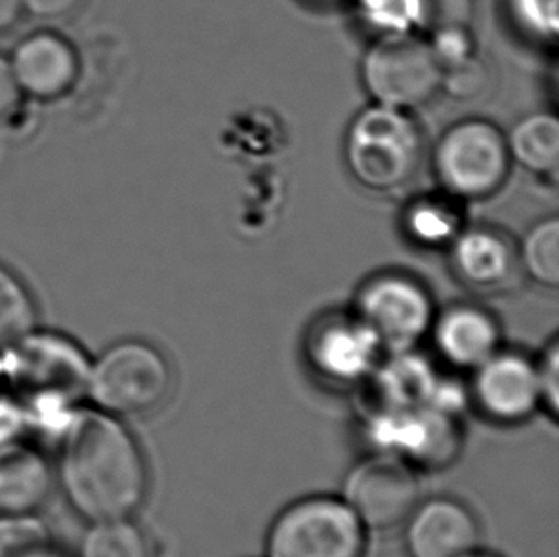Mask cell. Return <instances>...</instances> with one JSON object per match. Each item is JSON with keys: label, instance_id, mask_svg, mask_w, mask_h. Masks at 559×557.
<instances>
[{"label": "cell", "instance_id": "obj_14", "mask_svg": "<svg viewBox=\"0 0 559 557\" xmlns=\"http://www.w3.org/2000/svg\"><path fill=\"white\" fill-rule=\"evenodd\" d=\"M405 523L408 557H468L479 550L477 518L453 498L418 502Z\"/></svg>", "mask_w": 559, "mask_h": 557}, {"label": "cell", "instance_id": "obj_29", "mask_svg": "<svg viewBox=\"0 0 559 557\" xmlns=\"http://www.w3.org/2000/svg\"><path fill=\"white\" fill-rule=\"evenodd\" d=\"M17 557H60L56 552L52 550V546H50V541L48 543L38 544L35 548H31V550L25 552L22 556Z\"/></svg>", "mask_w": 559, "mask_h": 557}, {"label": "cell", "instance_id": "obj_3", "mask_svg": "<svg viewBox=\"0 0 559 557\" xmlns=\"http://www.w3.org/2000/svg\"><path fill=\"white\" fill-rule=\"evenodd\" d=\"M173 388L175 375L167 357L140 340L106 349L86 377L91 400L114 416L152 415L167 403Z\"/></svg>", "mask_w": 559, "mask_h": 557}, {"label": "cell", "instance_id": "obj_1", "mask_svg": "<svg viewBox=\"0 0 559 557\" xmlns=\"http://www.w3.org/2000/svg\"><path fill=\"white\" fill-rule=\"evenodd\" d=\"M60 483L86 520H130L147 497L150 474L134 436L114 415L84 413L61 445Z\"/></svg>", "mask_w": 559, "mask_h": 557}, {"label": "cell", "instance_id": "obj_22", "mask_svg": "<svg viewBox=\"0 0 559 557\" xmlns=\"http://www.w3.org/2000/svg\"><path fill=\"white\" fill-rule=\"evenodd\" d=\"M522 272L546 288L559 285V220L538 222L520 245Z\"/></svg>", "mask_w": 559, "mask_h": 557}, {"label": "cell", "instance_id": "obj_4", "mask_svg": "<svg viewBox=\"0 0 559 557\" xmlns=\"http://www.w3.org/2000/svg\"><path fill=\"white\" fill-rule=\"evenodd\" d=\"M512 165L507 134L487 119L454 122L433 147L439 188L464 203L497 195Z\"/></svg>", "mask_w": 559, "mask_h": 557}, {"label": "cell", "instance_id": "obj_10", "mask_svg": "<svg viewBox=\"0 0 559 557\" xmlns=\"http://www.w3.org/2000/svg\"><path fill=\"white\" fill-rule=\"evenodd\" d=\"M372 441L413 464L438 467L451 462L459 447L454 413L436 405L371 416Z\"/></svg>", "mask_w": 559, "mask_h": 557}, {"label": "cell", "instance_id": "obj_9", "mask_svg": "<svg viewBox=\"0 0 559 557\" xmlns=\"http://www.w3.org/2000/svg\"><path fill=\"white\" fill-rule=\"evenodd\" d=\"M384 347L371 329L352 313H326L311 324L306 357L311 369L329 384H357L371 377Z\"/></svg>", "mask_w": 559, "mask_h": 557}, {"label": "cell", "instance_id": "obj_11", "mask_svg": "<svg viewBox=\"0 0 559 557\" xmlns=\"http://www.w3.org/2000/svg\"><path fill=\"white\" fill-rule=\"evenodd\" d=\"M447 250L451 272L472 293H504L523 273L520 245L502 227L466 226Z\"/></svg>", "mask_w": 559, "mask_h": 557}, {"label": "cell", "instance_id": "obj_28", "mask_svg": "<svg viewBox=\"0 0 559 557\" xmlns=\"http://www.w3.org/2000/svg\"><path fill=\"white\" fill-rule=\"evenodd\" d=\"M23 10L20 0H0V35L14 29L22 20Z\"/></svg>", "mask_w": 559, "mask_h": 557}, {"label": "cell", "instance_id": "obj_27", "mask_svg": "<svg viewBox=\"0 0 559 557\" xmlns=\"http://www.w3.org/2000/svg\"><path fill=\"white\" fill-rule=\"evenodd\" d=\"M23 14L43 22H60L75 14L83 0H20Z\"/></svg>", "mask_w": 559, "mask_h": 557}, {"label": "cell", "instance_id": "obj_12", "mask_svg": "<svg viewBox=\"0 0 559 557\" xmlns=\"http://www.w3.org/2000/svg\"><path fill=\"white\" fill-rule=\"evenodd\" d=\"M472 395L487 418L500 424L523 422L540 407L537 363L499 349L474 369Z\"/></svg>", "mask_w": 559, "mask_h": 557}, {"label": "cell", "instance_id": "obj_24", "mask_svg": "<svg viewBox=\"0 0 559 557\" xmlns=\"http://www.w3.org/2000/svg\"><path fill=\"white\" fill-rule=\"evenodd\" d=\"M559 0H508V12L515 27L531 40L554 45L559 33Z\"/></svg>", "mask_w": 559, "mask_h": 557}, {"label": "cell", "instance_id": "obj_20", "mask_svg": "<svg viewBox=\"0 0 559 557\" xmlns=\"http://www.w3.org/2000/svg\"><path fill=\"white\" fill-rule=\"evenodd\" d=\"M37 306L29 288L7 265L0 264V349L14 346L35 331Z\"/></svg>", "mask_w": 559, "mask_h": 557}, {"label": "cell", "instance_id": "obj_18", "mask_svg": "<svg viewBox=\"0 0 559 557\" xmlns=\"http://www.w3.org/2000/svg\"><path fill=\"white\" fill-rule=\"evenodd\" d=\"M464 204L443 189L418 195L403 211V234L420 249L447 250L468 226Z\"/></svg>", "mask_w": 559, "mask_h": 557}, {"label": "cell", "instance_id": "obj_6", "mask_svg": "<svg viewBox=\"0 0 559 557\" xmlns=\"http://www.w3.org/2000/svg\"><path fill=\"white\" fill-rule=\"evenodd\" d=\"M361 83L378 106L413 111L441 92V68L423 35H385L365 52Z\"/></svg>", "mask_w": 559, "mask_h": 557}, {"label": "cell", "instance_id": "obj_7", "mask_svg": "<svg viewBox=\"0 0 559 557\" xmlns=\"http://www.w3.org/2000/svg\"><path fill=\"white\" fill-rule=\"evenodd\" d=\"M388 352H407L431 331L436 306L430 291L403 272H382L365 281L356 309Z\"/></svg>", "mask_w": 559, "mask_h": 557}, {"label": "cell", "instance_id": "obj_31", "mask_svg": "<svg viewBox=\"0 0 559 557\" xmlns=\"http://www.w3.org/2000/svg\"><path fill=\"white\" fill-rule=\"evenodd\" d=\"M316 2H325V4H331V2H338V0H316Z\"/></svg>", "mask_w": 559, "mask_h": 557}, {"label": "cell", "instance_id": "obj_26", "mask_svg": "<svg viewBox=\"0 0 559 557\" xmlns=\"http://www.w3.org/2000/svg\"><path fill=\"white\" fill-rule=\"evenodd\" d=\"M23 94L15 83L14 71L10 60L4 54H0V125L12 119L23 104Z\"/></svg>", "mask_w": 559, "mask_h": 557}, {"label": "cell", "instance_id": "obj_5", "mask_svg": "<svg viewBox=\"0 0 559 557\" xmlns=\"http://www.w3.org/2000/svg\"><path fill=\"white\" fill-rule=\"evenodd\" d=\"M265 548L267 557H365L367 529L344 500L302 498L275 518Z\"/></svg>", "mask_w": 559, "mask_h": 557}, {"label": "cell", "instance_id": "obj_13", "mask_svg": "<svg viewBox=\"0 0 559 557\" xmlns=\"http://www.w3.org/2000/svg\"><path fill=\"white\" fill-rule=\"evenodd\" d=\"M8 60L25 99L58 102L75 88L81 76L75 46L53 31H35L23 37Z\"/></svg>", "mask_w": 559, "mask_h": 557}, {"label": "cell", "instance_id": "obj_16", "mask_svg": "<svg viewBox=\"0 0 559 557\" xmlns=\"http://www.w3.org/2000/svg\"><path fill=\"white\" fill-rule=\"evenodd\" d=\"M52 489V472L29 445H0V518L33 515Z\"/></svg>", "mask_w": 559, "mask_h": 557}, {"label": "cell", "instance_id": "obj_23", "mask_svg": "<svg viewBox=\"0 0 559 557\" xmlns=\"http://www.w3.org/2000/svg\"><path fill=\"white\" fill-rule=\"evenodd\" d=\"M81 557H153V548L136 523L98 521L84 536Z\"/></svg>", "mask_w": 559, "mask_h": 557}, {"label": "cell", "instance_id": "obj_21", "mask_svg": "<svg viewBox=\"0 0 559 557\" xmlns=\"http://www.w3.org/2000/svg\"><path fill=\"white\" fill-rule=\"evenodd\" d=\"M359 20L378 37L426 33V0H354Z\"/></svg>", "mask_w": 559, "mask_h": 557}, {"label": "cell", "instance_id": "obj_19", "mask_svg": "<svg viewBox=\"0 0 559 557\" xmlns=\"http://www.w3.org/2000/svg\"><path fill=\"white\" fill-rule=\"evenodd\" d=\"M507 140L512 163L535 176L556 178L559 165V125L556 115L525 117L507 134Z\"/></svg>", "mask_w": 559, "mask_h": 557}, {"label": "cell", "instance_id": "obj_17", "mask_svg": "<svg viewBox=\"0 0 559 557\" xmlns=\"http://www.w3.org/2000/svg\"><path fill=\"white\" fill-rule=\"evenodd\" d=\"M380 367L382 369H378L377 365L371 372V378H374L372 398H378L372 405L371 416L431 405L439 380L423 357L411 354V349L395 352L393 362Z\"/></svg>", "mask_w": 559, "mask_h": 557}, {"label": "cell", "instance_id": "obj_30", "mask_svg": "<svg viewBox=\"0 0 559 557\" xmlns=\"http://www.w3.org/2000/svg\"><path fill=\"white\" fill-rule=\"evenodd\" d=\"M468 557H492V556H487V554H481V552L477 550V552H474V554H469Z\"/></svg>", "mask_w": 559, "mask_h": 557}, {"label": "cell", "instance_id": "obj_15", "mask_svg": "<svg viewBox=\"0 0 559 557\" xmlns=\"http://www.w3.org/2000/svg\"><path fill=\"white\" fill-rule=\"evenodd\" d=\"M439 355L456 369L474 370L500 349L499 321L479 306L454 304L431 324Z\"/></svg>", "mask_w": 559, "mask_h": 557}, {"label": "cell", "instance_id": "obj_8", "mask_svg": "<svg viewBox=\"0 0 559 557\" xmlns=\"http://www.w3.org/2000/svg\"><path fill=\"white\" fill-rule=\"evenodd\" d=\"M344 502L365 529L388 531L408 520L420 502V483L405 460L382 452L359 462L344 483Z\"/></svg>", "mask_w": 559, "mask_h": 557}, {"label": "cell", "instance_id": "obj_2", "mask_svg": "<svg viewBox=\"0 0 559 557\" xmlns=\"http://www.w3.org/2000/svg\"><path fill=\"white\" fill-rule=\"evenodd\" d=\"M424 157V132L411 111L364 109L344 138V161L361 188L385 195L415 180Z\"/></svg>", "mask_w": 559, "mask_h": 557}, {"label": "cell", "instance_id": "obj_25", "mask_svg": "<svg viewBox=\"0 0 559 557\" xmlns=\"http://www.w3.org/2000/svg\"><path fill=\"white\" fill-rule=\"evenodd\" d=\"M540 405L546 413L558 418L559 413V342L552 339L546 346L543 359L537 363Z\"/></svg>", "mask_w": 559, "mask_h": 557}]
</instances>
